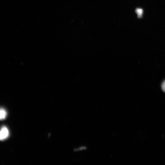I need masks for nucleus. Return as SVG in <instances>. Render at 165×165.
Here are the masks:
<instances>
[{
    "label": "nucleus",
    "instance_id": "f257e3e1",
    "mask_svg": "<svg viewBox=\"0 0 165 165\" xmlns=\"http://www.w3.org/2000/svg\"><path fill=\"white\" fill-rule=\"evenodd\" d=\"M10 135L8 128L5 126L0 128V141H4L8 139Z\"/></svg>",
    "mask_w": 165,
    "mask_h": 165
},
{
    "label": "nucleus",
    "instance_id": "20e7f679",
    "mask_svg": "<svg viewBox=\"0 0 165 165\" xmlns=\"http://www.w3.org/2000/svg\"><path fill=\"white\" fill-rule=\"evenodd\" d=\"M161 87L162 90L165 92V80L163 82L162 84Z\"/></svg>",
    "mask_w": 165,
    "mask_h": 165
},
{
    "label": "nucleus",
    "instance_id": "f03ea898",
    "mask_svg": "<svg viewBox=\"0 0 165 165\" xmlns=\"http://www.w3.org/2000/svg\"><path fill=\"white\" fill-rule=\"evenodd\" d=\"M7 115L8 113L6 110L3 108H0V121L6 119Z\"/></svg>",
    "mask_w": 165,
    "mask_h": 165
},
{
    "label": "nucleus",
    "instance_id": "7ed1b4c3",
    "mask_svg": "<svg viewBox=\"0 0 165 165\" xmlns=\"http://www.w3.org/2000/svg\"><path fill=\"white\" fill-rule=\"evenodd\" d=\"M135 12L138 15V17L139 18H141L142 16L143 10L141 8H138L136 9Z\"/></svg>",
    "mask_w": 165,
    "mask_h": 165
}]
</instances>
